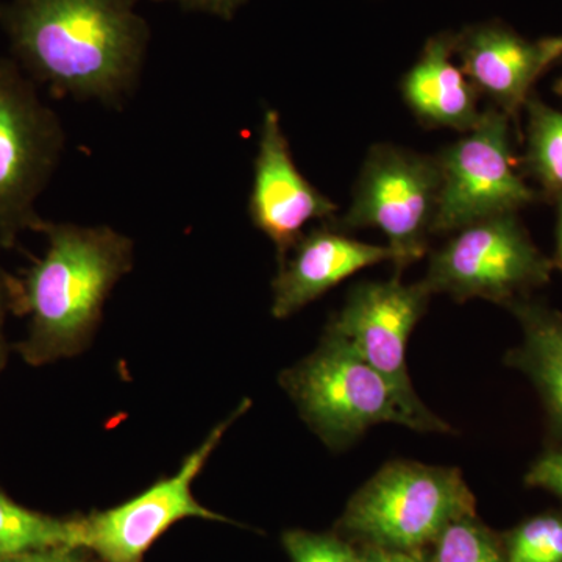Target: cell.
Instances as JSON below:
<instances>
[{"mask_svg": "<svg viewBox=\"0 0 562 562\" xmlns=\"http://www.w3.org/2000/svg\"><path fill=\"white\" fill-rule=\"evenodd\" d=\"M138 0H7L0 29L11 58L57 98L122 110L150 44Z\"/></svg>", "mask_w": 562, "mask_h": 562, "instance_id": "obj_1", "label": "cell"}, {"mask_svg": "<svg viewBox=\"0 0 562 562\" xmlns=\"http://www.w3.org/2000/svg\"><path fill=\"white\" fill-rule=\"evenodd\" d=\"M46 251L21 279L27 335L14 346L32 368L87 350L114 286L135 266V243L110 225L44 221Z\"/></svg>", "mask_w": 562, "mask_h": 562, "instance_id": "obj_2", "label": "cell"}, {"mask_svg": "<svg viewBox=\"0 0 562 562\" xmlns=\"http://www.w3.org/2000/svg\"><path fill=\"white\" fill-rule=\"evenodd\" d=\"M280 384L306 425L336 452L380 424L422 432L452 431L446 420L424 403L409 402L341 336L328 330L316 350L281 372Z\"/></svg>", "mask_w": 562, "mask_h": 562, "instance_id": "obj_3", "label": "cell"}, {"mask_svg": "<svg viewBox=\"0 0 562 562\" xmlns=\"http://www.w3.org/2000/svg\"><path fill=\"white\" fill-rule=\"evenodd\" d=\"M475 506L458 469L394 461L350 498L339 530L361 547L424 553L447 525L476 514Z\"/></svg>", "mask_w": 562, "mask_h": 562, "instance_id": "obj_4", "label": "cell"}, {"mask_svg": "<svg viewBox=\"0 0 562 562\" xmlns=\"http://www.w3.org/2000/svg\"><path fill=\"white\" fill-rule=\"evenodd\" d=\"M38 85L11 57H0V247L13 250L24 233H40L36 203L66 150V131Z\"/></svg>", "mask_w": 562, "mask_h": 562, "instance_id": "obj_5", "label": "cell"}, {"mask_svg": "<svg viewBox=\"0 0 562 562\" xmlns=\"http://www.w3.org/2000/svg\"><path fill=\"white\" fill-rule=\"evenodd\" d=\"M439 198L436 157L376 144L362 162L349 210L330 221L339 231L376 228L394 254L395 276L419 261L432 238Z\"/></svg>", "mask_w": 562, "mask_h": 562, "instance_id": "obj_6", "label": "cell"}, {"mask_svg": "<svg viewBox=\"0 0 562 562\" xmlns=\"http://www.w3.org/2000/svg\"><path fill=\"white\" fill-rule=\"evenodd\" d=\"M557 268L532 243L517 214L473 222L452 233L422 279L431 294L457 302L483 299L506 306L546 286Z\"/></svg>", "mask_w": 562, "mask_h": 562, "instance_id": "obj_7", "label": "cell"}, {"mask_svg": "<svg viewBox=\"0 0 562 562\" xmlns=\"http://www.w3.org/2000/svg\"><path fill=\"white\" fill-rule=\"evenodd\" d=\"M509 122L512 117L491 106L472 131L435 155L439 198L432 236L452 235L487 217L517 214L538 201V192L517 172Z\"/></svg>", "mask_w": 562, "mask_h": 562, "instance_id": "obj_8", "label": "cell"}, {"mask_svg": "<svg viewBox=\"0 0 562 562\" xmlns=\"http://www.w3.org/2000/svg\"><path fill=\"white\" fill-rule=\"evenodd\" d=\"M249 408L250 401L246 398L238 409L206 435L194 452L184 458L172 476L158 480L120 506L79 517V550H90L103 562H143L147 550L180 520L232 522L201 505L192 494V483L201 475L231 425Z\"/></svg>", "mask_w": 562, "mask_h": 562, "instance_id": "obj_9", "label": "cell"}, {"mask_svg": "<svg viewBox=\"0 0 562 562\" xmlns=\"http://www.w3.org/2000/svg\"><path fill=\"white\" fill-rule=\"evenodd\" d=\"M431 297L422 280L405 284L394 276L386 281H362L351 288L341 312L325 330L341 336L409 402L424 403L409 379L406 346Z\"/></svg>", "mask_w": 562, "mask_h": 562, "instance_id": "obj_10", "label": "cell"}, {"mask_svg": "<svg viewBox=\"0 0 562 562\" xmlns=\"http://www.w3.org/2000/svg\"><path fill=\"white\" fill-rule=\"evenodd\" d=\"M257 149L247 213L281 262L312 222L335 220L338 206L299 171L279 111L266 110Z\"/></svg>", "mask_w": 562, "mask_h": 562, "instance_id": "obj_11", "label": "cell"}, {"mask_svg": "<svg viewBox=\"0 0 562 562\" xmlns=\"http://www.w3.org/2000/svg\"><path fill=\"white\" fill-rule=\"evenodd\" d=\"M454 52L480 95L513 120L530 101L536 81L562 61V36L528 40L501 25H483L454 40Z\"/></svg>", "mask_w": 562, "mask_h": 562, "instance_id": "obj_12", "label": "cell"}, {"mask_svg": "<svg viewBox=\"0 0 562 562\" xmlns=\"http://www.w3.org/2000/svg\"><path fill=\"white\" fill-rule=\"evenodd\" d=\"M384 261L394 262L390 247L358 241L330 221L321 222L279 262L272 280V316L288 319L353 273Z\"/></svg>", "mask_w": 562, "mask_h": 562, "instance_id": "obj_13", "label": "cell"}, {"mask_svg": "<svg viewBox=\"0 0 562 562\" xmlns=\"http://www.w3.org/2000/svg\"><path fill=\"white\" fill-rule=\"evenodd\" d=\"M454 40L428 41L419 60L402 79L401 92L409 111L425 127L472 131L482 116L480 92L453 61Z\"/></svg>", "mask_w": 562, "mask_h": 562, "instance_id": "obj_14", "label": "cell"}, {"mask_svg": "<svg viewBox=\"0 0 562 562\" xmlns=\"http://www.w3.org/2000/svg\"><path fill=\"white\" fill-rule=\"evenodd\" d=\"M519 322L522 342L506 364L527 375L541 397L553 446L562 443V313L531 297L506 305Z\"/></svg>", "mask_w": 562, "mask_h": 562, "instance_id": "obj_15", "label": "cell"}, {"mask_svg": "<svg viewBox=\"0 0 562 562\" xmlns=\"http://www.w3.org/2000/svg\"><path fill=\"white\" fill-rule=\"evenodd\" d=\"M79 517L58 519L32 512L14 502L0 487V546L9 557L57 549L79 550Z\"/></svg>", "mask_w": 562, "mask_h": 562, "instance_id": "obj_16", "label": "cell"}, {"mask_svg": "<svg viewBox=\"0 0 562 562\" xmlns=\"http://www.w3.org/2000/svg\"><path fill=\"white\" fill-rule=\"evenodd\" d=\"M528 113L527 165L532 179L550 199L562 198V113L530 98Z\"/></svg>", "mask_w": 562, "mask_h": 562, "instance_id": "obj_17", "label": "cell"}, {"mask_svg": "<svg viewBox=\"0 0 562 562\" xmlns=\"http://www.w3.org/2000/svg\"><path fill=\"white\" fill-rule=\"evenodd\" d=\"M427 562H506V557L501 536L472 514L443 528L431 543Z\"/></svg>", "mask_w": 562, "mask_h": 562, "instance_id": "obj_18", "label": "cell"}, {"mask_svg": "<svg viewBox=\"0 0 562 562\" xmlns=\"http://www.w3.org/2000/svg\"><path fill=\"white\" fill-rule=\"evenodd\" d=\"M506 562H562V513L538 514L502 536Z\"/></svg>", "mask_w": 562, "mask_h": 562, "instance_id": "obj_19", "label": "cell"}, {"mask_svg": "<svg viewBox=\"0 0 562 562\" xmlns=\"http://www.w3.org/2000/svg\"><path fill=\"white\" fill-rule=\"evenodd\" d=\"M291 562H358L360 549L336 535L291 530L283 535Z\"/></svg>", "mask_w": 562, "mask_h": 562, "instance_id": "obj_20", "label": "cell"}, {"mask_svg": "<svg viewBox=\"0 0 562 562\" xmlns=\"http://www.w3.org/2000/svg\"><path fill=\"white\" fill-rule=\"evenodd\" d=\"M525 484L552 492L562 502V443L550 447L528 469Z\"/></svg>", "mask_w": 562, "mask_h": 562, "instance_id": "obj_21", "label": "cell"}, {"mask_svg": "<svg viewBox=\"0 0 562 562\" xmlns=\"http://www.w3.org/2000/svg\"><path fill=\"white\" fill-rule=\"evenodd\" d=\"M11 314L21 316V279L0 265V372L9 358L5 328Z\"/></svg>", "mask_w": 562, "mask_h": 562, "instance_id": "obj_22", "label": "cell"}, {"mask_svg": "<svg viewBox=\"0 0 562 562\" xmlns=\"http://www.w3.org/2000/svg\"><path fill=\"white\" fill-rule=\"evenodd\" d=\"M157 3H176L181 10L209 14L222 21H232L247 0H150Z\"/></svg>", "mask_w": 562, "mask_h": 562, "instance_id": "obj_23", "label": "cell"}, {"mask_svg": "<svg viewBox=\"0 0 562 562\" xmlns=\"http://www.w3.org/2000/svg\"><path fill=\"white\" fill-rule=\"evenodd\" d=\"M358 562H427L425 553L401 552V550L361 547Z\"/></svg>", "mask_w": 562, "mask_h": 562, "instance_id": "obj_24", "label": "cell"}, {"mask_svg": "<svg viewBox=\"0 0 562 562\" xmlns=\"http://www.w3.org/2000/svg\"><path fill=\"white\" fill-rule=\"evenodd\" d=\"M47 562H94L83 558L77 549H57L47 552ZM103 562V561H102Z\"/></svg>", "mask_w": 562, "mask_h": 562, "instance_id": "obj_25", "label": "cell"}, {"mask_svg": "<svg viewBox=\"0 0 562 562\" xmlns=\"http://www.w3.org/2000/svg\"><path fill=\"white\" fill-rule=\"evenodd\" d=\"M557 203V261L554 265L562 271V198L554 199Z\"/></svg>", "mask_w": 562, "mask_h": 562, "instance_id": "obj_26", "label": "cell"}, {"mask_svg": "<svg viewBox=\"0 0 562 562\" xmlns=\"http://www.w3.org/2000/svg\"><path fill=\"white\" fill-rule=\"evenodd\" d=\"M0 562H47V552L11 554L2 558Z\"/></svg>", "mask_w": 562, "mask_h": 562, "instance_id": "obj_27", "label": "cell"}, {"mask_svg": "<svg viewBox=\"0 0 562 562\" xmlns=\"http://www.w3.org/2000/svg\"><path fill=\"white\" fill-rule=\"evenodd\" d=\"M554 92H557V94L561 95L562 98V79L558 80L557 83H554Z\"/></svg>", "mask_w": 562, "mask_h": 562, "instance_id": "obj_28", "label": "cell"}, {"mask_svg": "<svg viewBox=\"0 0 562 562\" xmlns=\"http://www.w3.org/2000/svg\"><path fill=\"white\" fill-rule=\"evenodd\" d=\"M5 557H9V554H7L5 550H3V547L0 546V560H2V558H5Z\"/></svg>", "mask_w": 562, "mask_h": 562, "instance_id": "obj_29", "label": "cell"}]
</instances>
